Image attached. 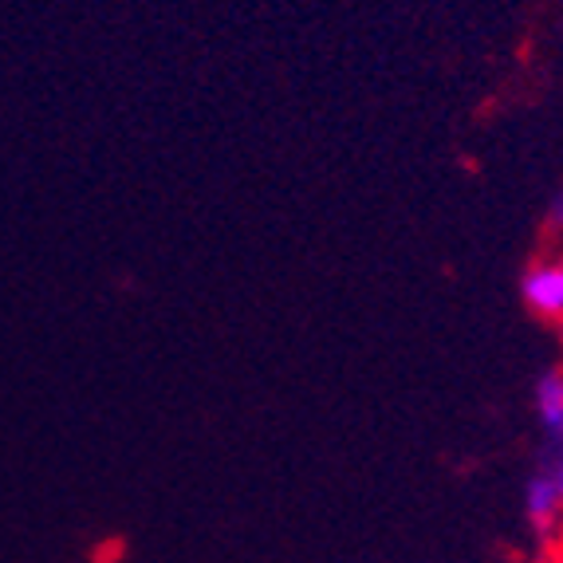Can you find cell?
Instances as JSON below:
<instances>
[{
	"label": "cell",
	"instance_id": "cell-1",
	"mask_svg": "<svg viewBox=\"0 0 563 563\" xmlns=\"http://www.w3.org/2000/svg\"><path fill=\"white\" fill-rule=\"evenodd\" d=\"M520 300L532 316L563 323V256H540L520 276Z\"/></svg>",
	"mask_w": 563,
	"mask_h": 563
},
{
	"label": "cell",
	"instance_id": "cell-2",
	"mask_svg": "<svg viewBox=\"0 0 563 563\" xmlns=\"http://www.w3.org/2000/svg\"><path fill=\"white\" fill-rule=\"evenodd\" d=\"M525 517L532 525V532H540L544 540H555V532L563 525V493L548 465L532 470V477L525 481Z\"/></svg>",
	"mask_w": 563,
	"mask_h": 563
},
{
	"label": "cell",
	"instance_id": "cell-3",
	"mask_svg": "<svg viewBox=\"0 0 563 563\" xmlns=\"http://www.w3.org/2000/svg\"><path fill=\"white\" fill-rule=\"evenodd\" d=\"M532 406L548 438H552V442L563 438V366H548L544 375L536 378Z\"/></svg>",
	"mask_w": 563,
	"mask_h": 563
},
{
	"label": "cell",
	"instance_id": "cell-4",
	"mask_svg": "<svg viewBox=\"0 0 563 563\" xmlns=\"http://www.w3.org/2000/svg\"><path fill=\"white\" fill-rule=\"evenodd\" d=\"M540 465H548L552 470V477H555V485H560V493H563V438H555L552 442V453H548Z\"/></svg>",
	"mask_w": 563,
	"mask_h": 563
},
{
	"label": "cell",
	"instance_id": "cell-5",
	"mask_svg": "<svg viewBox=\"0 0 563 563\" xmlns=\"http://www.w3.org/2000/svg\"><path fill=\"white\" fill-rule=\"evenodd\" d=\"M548 221H552V229H555V233L563 236V194H560V198L552 201V217H548Z\"/></svg>",
	"mask_w": 563,
	"mask_h": 563
},
{
	"label": "cell",
	"instance_id": "cell-6",
	"mask_svg": "<svg viewBox=\"0 0 563 563\" xmlns=\"http://www.w3.org/2000/svg\"><path fill=\"white\" fill-rule=\"evenodd\" d=\"M560 335H563V323H560Z\"/></svg>",
	"mask_w": 563,
	"mask_h": 563
}]
</instances>
